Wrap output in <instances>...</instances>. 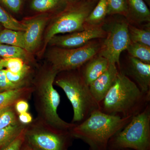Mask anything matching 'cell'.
I'll return each instance as SVG.
<instances>
[{"instance_id":"cell-1","label":"cell","mask_w":150,"mask_h":150,"mask_svg":"<svg viewBox=\"0 0 150 150\" xmlns=\"http://www.w3.org/2000/svg\"><path fill=\"white\" fill-rule=\"evenodd\" d=\"M150 94L144 93L131 79L119 71L116 80L104 99L100 110L106 114L133 117L150 104Z\"/></svg>"},{"instance_id":"cell-2","label":"cell","mask_w":150,"mask_h":150,"mask_svg":"<svg viewBox=\"0 0 150 150\" xmlns=\"http://www.w3.org/2000/svg\"><path fill=\"white\" fill-rule=\"evenodd\" d=\"M133 117L123 118L96 110L83 122L73 127L71 135L86 143L90 150H108L110 139Z\"/></svg>"},{"instance_id":"cell-3","label":"cell","mask_w":150,"mask_h":150,"mask_svg":"<svg viewBox=\"0 0 150 150\" xmlns=\"http://www.w3.org/2000/svg\"><path fill=\"white\" fill-rule=\"evenodd\" d=\"M70 71L57 79L56 83L63 90L71 103L74 110L73 123L78 125L94 111L100 110V107L93 96L80 71Z\"/></svg>"},{"instance_id":"cell-4","label":"cell","mask_w":150,"mask_h":150,"mask_svg":"<svg viewBox=\"0 0 150 150\" xmlns=\"http://www.w3.org/2000/svg\"><path fill=\"white\" fill-rule=\"evenodd\" d=\"M150 150V104L112 137L108 150Z\"/></svg>"},{"instance_id":"cell-5","label":"cell","mask_w":150,"mask_h":150,"mask_svg":"<svg viewBox=\"0 0 150 150\" xmlns=\"http://www.w3.org/2000/svg\"><path fill=\"white\" fill-rule=\"evenodd\" d=\"M99 0H83L71 4L52 20L46 31L45 46L51 38L61 34L82 31L85 29V22Z\"/></svg>"},{"instance_id":"cell-6","label":"cell","mask_w":150,"mask_h":150,"mask_svg":"<svg viewBox=\"0 0 150 150\" xmlns=\"http://www.w3.org/2000/svg\"><path fill=\"white\" fill-rule=\"evenodd\" d=\"M97 40L79 48L55 47L48 52V61L59 73L79 69L99 53L102 43Z\"/></svg>"},{"instance_id":"cell-7","label":"cell","mask_w":150,"mask_h":150,"mask_svg":"<svg viewBox=\"0 0 150 150\" xmlns=\"http://www.w3.org/2000/svg\"><path fill=\"white\" fill-rule=\"evenodd\" d=\"M129 24L126 17L105 21L101 26L106 36L98 55L107 59L110 64L120 67L121 53L126 50L131 43Z\"/></svg>"},{"instance_id":"cell-8","label":"cell","mask_w":150,"mask_h":150,"mask_svg":"<svg viewBox=\"0 0 150 150\" xmlns=\"http://www.w3.org/2000/svg\"><path fill=\"white\" fill-rule=\"evenodd\" d=\"M58 73L52 68L43 76L38 89L39 97L44 116L48 123L58 130L71 131L76 124L63 121L57 112L61 99L59 93L54 88V83Z\"/></svg>"},{"instance_id":"cell-9","label":"cell","mask_w":150,"mask_h":150,"mask_svg":"<svg viewBox=\"0 0 150 150\" xmlns=\"http://www.w3.org/2000/svg\"><path fill=\"white\" fill-rule=\"evenodd\" d=\"M105 36L106 33L101 25L66 35H56L51 38L48 44L62 48H77L86 45L92 40L103 39Z\"/></svg>"},{"instance_id":"cell-10","label":"cell","mask_w":150,"mask_h":150,"mask_svg":"<svg viewBox=\"0 0 150 150\" xmlns=\"http://www.w3.org/2000/svg\"><path fill=\"white\" fill-rule=\"evenodd\" d=\"M68 131L60 133L33 131L28 135V142L38 150H67Z\"/></svg>"},{"instance_id":"cell-11","label":"cell","mask_w":150,"mask_h":150,"mask_svg":"<svg viewBox=\"0 0 150 150\" xmlns=\"http://www.w3.org/2000/svg\"><path fill=\"white\" fill-rule=\"evenodd\" d=\"M120 72L134 81L144 93L150 94V64L129 57L126 70Z\"/></svg>"},{"instance_id":"cell-12","label":"cell","mask_w":150,"mask_h":150,"mask_svg":"<svg viewBox=\"0 0 150 150\" xmlns=\"http://www.w3.org/2000/svg\"><path fill=\"white\" fill-rule=\"evenodd\" d=\"M116 65L110 64L107 70L89 85L93 96L99 104L116 80L119 72Z\"/></svg>"},{"instance_id":"cell-13","label":"cell","mask_w":150,"mask_h":150,"mask_svg":"<svg viewBox=\"0 0 150 150\" xmlns=\"http://www.w3.org/2000/svg\"><path fill=\"white\" fill-rule=\"evenodd\" d=\"M47 21L46 16H38L25 22L27 28L24 31L25 50L32 52L40 45L44 28Z\"/></svg>"},{"instance_id":"cell-14","label":"cell","mask_w":150,"mask_h":150,"mask_svg":"<svg viewBox=\"0 0 150 150\" xmlns=\"http://www.w3.org/2000/svg\"><path fill=\"white\" fill-rule=\"evenodd\" d=\"M109 64L107 59L97 55L82 66L80 72L89 86L107 70Z\"/></svg>"},{"instance_id":"cell-15","label":"cell","mask_w":150,"mask_h":150,"mask_svg":"<svg viewBox=\"0 0 150 150\" xmlns=\"http://www.w3.org/2000/svg\"><path fill=\"white\" fill-rule=\"evenodd\" d=\"M128 13L126 18L130 24L150 23V12L144 0H126Z\"/></svg>"},{"instance_id":"cell-16","label":"cell","mask_w":150,"mask_h":150,"mask_svg":"<svg viewBox=\"0 0 150 150\" xmlns=\"http://www.w3.org/2000/svg\"><path fill=\"white\" fill-rule=\"evenodd\" d=\"M107 15L106 0H99L85 22V29L101 26Z\"/></svg>"},{"instance_id":"cell-17","label":"cell","mask_w":150,"mask_h":150,"mask_svg":"<svg viewBox=\"0 0 150 150\" xmlns=\"http://www.w3.org/2000/svg\"><path fill=\"white\" fill-rule=\"evenodd\" d=\"M0 44L17 46L25 49L24 31L8 29L0 32Z\"/></svg>"},{"instance_id":"cell-18","label":"cell","mask_w":150,"mask_h":150,"mask_svg":"<svg viewBox=\"0 0 150 150\" xmlns=\"http://www.w3.org/2000/svg\"><path fill=\"white\" fill-rule=\"evenodd\" d=\"M130 57L150 64V47L140 43L131 42L126 50Z\"/></svg>"},{"instance_id":"cell-19","label":"cell","mask_w":150,"mask_h":150,"mask_svg":"<svg viewBox=\"0 0 150 150\" xmlns=\"http://www.w3.org/2000/svg\"><path fill=\"white\" fill-rule=\"evenodd\" d=\"M64 0H32L30 8L38 12H45L62 7L67 4Z\"/></svg>"},{"instance_id":"cell-20","label":"cell","mask_w":150,"mask_h":150,"mask_svg":"<svg viewBox=\"0 0 150 150\" xmlns=\"http://www.w3.org/2000/svg\"><path fill=\"white\" fill-rule=\"evenodd\" d=\"M129 31L131 42L140 43L150 47V27L147 29H142L129 23Z\"/></svg>"},{"instance_id":"cell-21","label":"cell","mask_w":150,"mask_h":150,"mask_svg":"<svg viewBox=\"0 0 150 150\" xmlns=\"http://www.w3.org/2000/svg\"><path fill=\"white\" fill-rule=\"evenodd\" d=\"M0 24L6 29L25 31L27 28L26 23L17 20L8 13L0 6Z\"/></svg>"},{"instance_id":"cell-22","label":"cell","mask_w":150,"mask_h":150,"mask_svg":"<svg viewBox=\"0 0 150 150\" xmlns=\"http://www.w3.org/2000/svg\"><path fill=\"white\" fill-rule=\"evenodd\" d=\"M27 52L20 47L0 44V56L3 59L17 58L24 60L27 57Z\"/></svg>"},{"instance_id":"cell-23","label":"cell","mask_w":150,"mask_h":150,"mask_svg":"<svg viewBox=\"0 0 150 150\" xmlns=\"http://www.w3.org/2000/svg\"><path fill=\"white\" fill-rule=\"evenodd\" d=\"M21 126L17 123L0 129V148L21 134Z\"/></svg>"},{"instance_id":"cell-24","label":"cell","mask_w":150,"mask_h":150,"mask_svg":"<svg viewBox=\"0 0 150 150\" xmlns=\"http://www.w3.org/2000/svg\"><path fill=\"white\" fill-rule=\"evenodd\" d=\"M107 15H120L126 17L128 13L126 0H106Z\"/></svg>"},{"instance_id":"cell-25","label":"cell","mask_w":150,"mask_h":150,"mask_svg":"<svg viewBox=\"0 0 150 150\" xmlns=\"http://www.w3.org/2000/svg\"><path fill=\"white\" fill-rule=\"evenodd\" d=\"M22 93L21 88L0 93V109L11 106L19 98Z\"/></svg>"},{"instance_id":"cell-26","label":"cell","mask_w":150,"mask_h":150,"mask_svg":"<svg viewBox=\"0 0 150 150\" xmlns=\"http://www.w3.org/2000/svg\"><path fill=\"white\" fill-rule=\"evenodd\" d=\"M16 123L15 114L11 106L0 109V129Z\"/></svg>"},{"instance_id":"cell-27","label":"cell","mask_w":150,"mask_h":150,"mask_svg":"<svg viewBox=\"0 0 150 150\" xmlns=\"http://www.w3.org/2000/svg\"><path fill=\"white\" fill-rule=\"evenodd\" d=\"M1 62L3 68L13 73L19 72L25 64L23 60L19 58L1 59Z\"/></svg>"},{"instance_id":"cell-28","label":"cell","mask_w":150,"mask_h":150,"mask_svg":"<svg viewBox=\"0 0 150 150\" xmlns=\"http://www.w3.org/2000/svg\"><path fill=\"white\" fill-rule=\"evenodd\" d=\"M29 70V66L25 64L23 69L18 72L12 73L6 69V76L9 80L13 83L22 86L23 81L27 76Z\"/></svg>"},{"instance_id":"cell-29","label":"cell","mask_w":150,"mask_h":150,"mask_svg":"<svg viewBox=\"0 0 150 150\" xmlns=\"http://www.w3.org/2000/svg\"><path fill=\"white\" fill-rule=\"evenodd\" d=\"M22 86L13 83L9 80L6 76V70H0V88L3 91L21 88Z\"/></svg>"},{"instance_id":"cell-30","label":"cell","mask_w":150,"mask_h":150,"mask_svg":"<svg viewBox=\"0 0 150 150\" xmlns=\"http://www.w3.org/2000/svg\"><path fill=\"white\" fill-rule=\"evenodd\" d=\"M23 139L21 134L0 148V150H21Z\"/></svg>"},{"instance_id":"cell-31","label":"cell","mask_w":150,"mask_h":150,"mask_svg":"<svg viewBox=\"0 0 150 150\" xmlns=\"http://www.w3.org/2000/svg\"><path fill=\"white\" fill-rule=\"evenodd\" d=\"M9 9L14 13H18L20 10L22 0H0Z\"/></svg>"},{"instance_id":"cell-32","label":"cell","mask_w":150,"mask_h":150,"mask_svg":"<svg viewBox=\"0 0 150 150\" xmlns=\"http://www.w3.org/2000/svg\"><path fill=\"white\" fill-rule=\"evenodd\" d=\"M15 107L17 112L20 114L28 112L29 109V105L25 100H21L16 103Z\"/></svg>"},{"instance_id":"cell-33","label":"cell","mask_w":150,"mask_h":150,"mask_svg":"<svg viewBox=\"0 0 150 150\" xmlns=\"http://www.w3.org/2000/svg\"><path fill=\"white\" fill-rule=\"evenodd\" d=\"M19 119L22 123L28 124L32 122V117L29 113L25 112L19 114Z\"/></svg>"},{"instance_id":"cell-34","label":"cell","mask_w":150,"mask_h":150,"mask_svg":"<svg viewBox=\"0 0 150 150\" xmlns=\"http://www.w3.org/2000/svg\"><path fill=\"white\" fill-rule=\"evenodd\" d=\"M67 4H75L81 1H83V0H64Z\"/></svg>"},{"instance_id":"cell-35","label":"cell","mask_w":150,"mask_h":150,"mask_svg":"<svg viewBox=\"0 0 150 150\" xmlns=\"http://www.w3.org/2000/svg\"><path fill=\"white\" fill-rule=\"evenodd\" d=\"M23 150H38L36 149H34V148H32L31 147H26L25 149Z\"/></svg>"},{"instance_id":"cell-36","label":"cell","mask_w":150,"mask_h":150,"mask_svg":"<svg viewBox=\"0 0 150 150\" xmlns=\"http://www.w3.org/2000/svg\"><path fill=\"white\" fill-rule=\"evenodd\" d=\"M1 59H0V70L3 69V67L2 66L1 64Z\"/></svg>"},{"instance_id":"cell-37","label":"cell","mask_w":150,"mask_h":150,"mask_svg":"<svg viewBox=\"0 0 150 150\" xmlns=\"http://www.w3.org/2000/svg\"><path fill=\"white\" fill-rule=\"evenodd\" d=\"M120 150H132V149H123Z\"/></svg>"},{"instance_id":"cell-38","label":"cell","mask_w":150,"mask_h":150,"mask_svg":"<svg viewBox=\"0 0 150 150\" xmlns=\"http://www.w3.org/2000/svg\"><path fill=\"white\" fill-rule=\"evenodd\" d=\"M4 91H3L1 89V88H0V93L2 92H3Z\"/></svg>"},{"instance_id":"cell-39","label":"cell","mask_w":150,"mask_h":150,"mask_svg":"<svg viewBox=\"0 0 150 150\" xmlns=\"http://www.w3.org/2000/svg\"><path fill=\"white\" fill-rule=\"evenodd\" d=\"M1 25H0V32H1Z\"/></svg>"}]
</instances>
